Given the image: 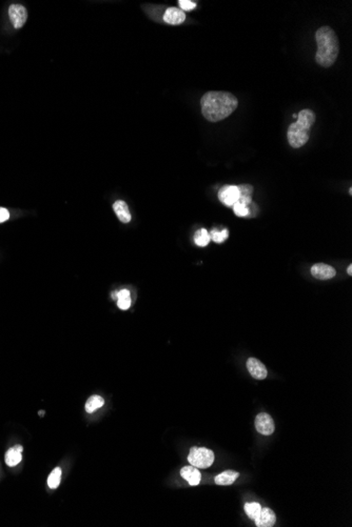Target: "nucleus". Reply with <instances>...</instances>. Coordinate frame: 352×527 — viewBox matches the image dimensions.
Listing matches in <instances>:
<instances>
[{
	"mask_svg": "<svg viewBox=\"0 0 352 527\" xmlns=\"http://www.w3.org/2000/svg\"><path fill=\"white\" fill-rule=\"evenodd\" d=\"M210 234L208 233V230L205 229V228H201L199 230L196 231V234L194 236V242L196 245L198 246H206L209 244L210 242Z\"/></svg>",
	"mask_w": 352,
	"mask_h": 527,
	"instance_id": "18",
	"label": "nucleus"
},
{
	"mask_svg": "<svg viewBox=\"0 0 352 527\" xmlns=\"http://www.w3.org/2000/svg\"><path fill=\"white\" fill-rule=\"evenodd\" d=\"M315 39L318 43L315 61L321 67H331L336 62L340 52L339 39L336 32L330 26H322L316 31Z\"/></svg>",
	"mask_w": 352,
	"mask_h": 527,
	"instance_id": "2",
	"label": "nucleus"
},
{
	"mask_svg": "<svg viewBox=\"0 0 352 527\" xmlns=\"http://www.w3.org/2000/svg\"><path fill=\"white\" fill-rule=\"evenodd\" d=\"M181 477L189 482V484L192 486L198 485L201 480V476L199 470L194 466H184L180 470Z\"/></svg>",
	"mask_w": 352,
	"mask_h": 527,
	"instance_id": "13",
	"label": "nucleus"
},
{
	"mask_svg": "<svg viewBox=\"0 0 352 527\" xmlns=\"http://www.w3.org/2000/svg\"><path fill=\"white\" fill-rule=\"evenodd\" d=\"M39 415H40V417H43V415H45V412H43V410H40Z\"/></svg>",
	"mask_w": 352,
	"mask_h": 527,
	"instance_id": "27",
	"label": "nucleus"
},
{
	"mask_svg": "<svg viewBox=\"0 0 352 527\" xmlns=\"http://www.w3.org/2000/svg\"><path fill=\"white\" fill-rule=\"evenodd\" d=\"M113 299H117V305L120 309L126 310L131 305V298H130V292L128 290H121L117 291L113 294Z\"/></svg>",
	"mask_w": 352,
	"mask_h": 527,
	"instance_id": "16",
	"label": "nucleus"
},
{
	"mask_svg": "<svg viewBox=\"0 0 352 527\" xmlns=\"http://www.w3.org/2000/svg\"><path fill=\"white\" fill-rule=\"evenodd\" d=\"M113 210L114 212H115L117 218L122 223H128L131 221V214H130L128 205L125 201L117 200L115 203L113 204Z\"/></svg>",
	"mask_w": 352,
	"mask_h": 527,
	"instance_id": "14",
	"label": "nucleus"
},
{
	"mask_svg": "<svg viewBox=\"0 0 352 527\" xmlns=\"http://www.w3.org/2000/svg\"><path fill=\"white\" fill-rule=\"evenodd\" d=\"M292 117H293V118H297V115H295V114H293V116H292Z\"/></svg>",
	"mask_w": 352,
	"mask_h": 527,
	"instance_id": "28",
	"label": "nucleus"
},
{
	"mask_svg": "<svg viewBox=\"0 0 352 527\" xmlns=\"http://www.w3.org/2000/svg\"><path fill=\"white\" fill-rule=\"evenodd\" d=\"M239 187V191H240V197H247V196H252V193H253V187L251 185H248V184H243V185H240L237 186Z\"/></svg>",
	"mask_w": 352,
	"mask_h": 527,
	"instance_id": "24",
	"label": "nucleus"
},
{
	"mask_svg": "<svg viewBox=\"0 0 352 527\" xmlns=\"http://www.w3.org/2000/svg\"><path fill=\"white\" fill-rule=\"evenodd\" d=\"M311 275L319 280H329L337 275V272L328 264L316 263L311 267Z\"/></svg>",
	"mask_w": 352,
	"mask_h": 527,
	"instance_id": "9",
	"label": "nucleus"
},
{
	"mask_svg": "<svg viewBox=\"0 0 352 527\" xmlns=\"http://www.w3.org/2000/svg\"><path fill=\"white\" fill-rule=\"evenodd\" d=\"M347 272H348V274H349L350 276L352 275V265H349V266H348V270H347Z\"/></svg>",
	"mask_w": 352,
	"mask_h": 527,
	"instance_id": "26",
	"label": "nucleus"
},
{
	"mask_svg": "<svg viewBox=\"0 0 352 527\" xmlns=\"http://www.w3.org/2000/svg\"><path fill=\"white\" fill-rule=\"evenodd\" d=\"M240 477V473L234 470H226L215 477V483L217 485H231Z\"/></svg>",
	"mask_w": 352,
	"mask_h": 527,
	"instance_id": "15",
	"label": "nucleus"
},
{
	"mask_svg": "<svg viewBox=\"0 0 352 527\" xmlns=\"http://www.w3.org/2000/svg\"><path fill=\"white\" fill-rule=\"evenodd\" d=\"M255 428H257V431L260 434L264 436L272 435L275 430L273 419L266 413L259 414L257 416V419H255Z\"/></svg>",
	"mask_w": 352,
	"mask_h": 527,
	"instance_id": "7",
	"label": "nucleus"
},
{
	"mask_svg": "<svg viewBox=\"0 0 352 527\" xmlns=\"http://www.w3.org/2000/svg\"><path fill=\"white\" fill-rule=\"evenodd\" d=\"M184 20H186V14L177 7H169L164 14V21L169 24L177 25Z\"/></svg>",
	"mask_w": 352,
	"mask_h": 527,
	"instance_id": "11",
	"label": "nucleus"
},
{
	"mask_svg": "<svg viewBox=\"0 0 352 527\" xmlns=\"http://www.w3.org/2000/svg\"><path fill=\"white\" fill-rule=\"evenodd\" d=\"M202 116L211 122H218L229 117L239 105L237 98L229 92H208L200 99Z\"/></svg>",
	"mask_w": 352,
	"mask_h": 527,
	"instance_id": "1",
	"label": "nucleus"
},
{
	"mask_svg": "<svg viewBox=\"0 0 352 527\" xmlns=\"http://www.w3.org/2000/svg\"><path fill=\"white\" fill-rule=\"evenodd\" d=\"M8 16L15 29H21L28 20V11L22 4L14 3L8 7Z\"/></svg>",
	"mask_w": 352,
	"mask_h": 527,
	"instance_id": "5",
	"label": "nucleus"
},
{
	"mask_svg": "<svg viewBox=\"0 0 352 527\" xmlns=\"http://www.w3.org/2000/svg\"><path fill=\"white\" fill-rule=\"evenodd\" d=\"M261 511H262V506L259 503H257V502L245 504V512H246V514H247V516L250 518L251 520L257 519L258 516L261 513Z\"/></svg>",
	"mask_w": 352,
	"mask_h": 527,
	"instance_id": "19",
	"label": "nucleus"
},
{
	"mask_svg": "<svg viewBox=\"0 0 352 527\" xmlns=\"http://www.w3.org/2000/svg\"><path fill=\"white\" fill-rule=\"evenodd\" d=\"M60 478H61V469L60 467H56L53 469V471L50 473L48 478V485L50 488L55 489L59 486L60 483Z\"/></svg>",
	"mask_w": 352,
	"mask_h": 527,
	"instance_id": "20",
	"label": "nucleus"
},
{
	"mask_svg": "<svg viewBox=\"0 0 352 527\" xmlns=\"http://www.w3.org/2000/svg\"><path fill=\"white\" fill-rule=\"evenodd\" d=\"M188 461L196 468H207L214 462V453L205 448H192L188 455Z\"/></svg>",
	"mask_w": 352,
	"mask_h": 527,
	"instance_id": "4",
	"label": "nucleus"
},
{
	"mask_svg": "<svg viewBox=\"0 0 352 527\" xmlns=\"http://www.w3.org/2000/svg\"><path fill=\"white\" fill-rule=\"evenodd\" d=\"M275 521H276V517H275L274 512L268 507L262 508L260 515L258 516L257 519L254 520L255 525L259 527H271L274 525Z\"/></svg>",
	"mask_w": 352,
	"mask_h": 527,
	"instance_id": "10",
	"label": "nucleus"
},
{
	"mask_svg": "<svg viewBox=\"0 0 352 527\" xmlns=\"http://www.w3.org/2000/svg\"><path fill=\"white\" fill-rule=\"evenodd\" d=\"M315 122V114L311 110H303L297 115V121L288 128L287 138L293 149L304 147L310 137L311 128Z\"/></svg>",
	"mask_w": 352,
	"mask_h": 527,
	"instance_id": "3",
	"label": "nucleus"
},
{
	"mask_svg": "<svg viewBox=\"0 0 352 527\" xmlns=\"http://www.w3.org/2000/svg\"><path fill=\"white\" fill-rule=\"evenodd\" d=\"M233 210H234V213H235V215L237 217H246V216H248L249 214H250L249 208L246 207L245 204L241 203L240 201H237L236 203H234Z\"/></svg>",
	"mask_w": 352,
	"mask_h": 527,
	"instance_id": "22",
	"label": "nucleus"
},
{
	"mask_svg": "<svg viewBox=\"0 0 352 527\" xmlns=\"http://www.w3.org/2000/svg\"><path fill=\"white\" fill-rule=\"evenodd\" d=\"M22 451L23 449L21 445H16L14 446V448L8 450L4 455V461L6 463V465L11 466V467L18 465L22 460Z\"/></svg>",
	"mask_w": 352,
	"mask_h": 527,
	"instance_id": "12",
	"label": "nucleus"
},
{
	"mask_svg": "<svg viewBox=\"0 0 352 527\" xmlns=\"http://www.w3.org/2000/svg\"><path fill=\"white\" fill-rule=\"evenodd\" d=\"M218 198L226 207H233L240 199L239 187L234 185H225L218 192Z\"/></svg>",
	"mask_w": 352,
	"mask_h": 527,
	"instance_id": "6",
	"label": "nucleus"
},
{
	"mask_svg": "<svg viewBox=\"0 0 352 527\" xmlns=\"http://www.w3.org/2000/svg\"><path fill=\"white\" fill-rule=\"evenodd\" d=\"M10 218V213L4 208H0V223L5 222Z\"/></svg>",
	"mask_w": 352,
	"mask_h": 527,
	"instance_id": "25",
	"label": "nucleus"
},
{
	"mask_svg": "<svg viewBox=\"0 0 352 527\" xmlns=\"http://www.w3.org/2000/svg\"><path fill=\"white\" fill-rule=\"evenodd\" d=\"M247 369L251 376L257 380H264L268 375L266 366L257 358H249L247 360Z\"/></svg>",
	"mask_w": 352,
	"mask_h": 527,
	"instance_id": "8",
	"label": "nucleus"
},
{
	"mask_svg": "<svg viewBox=\"0 0 352 527\" xmlns=\"http://www.w3.org/2000/svg\"><path fill=\"white\" fill-rule=\"evenodd\" d=\"M228 236H229V231H228L227 228H225L223 230L213 229L212 231H211L210 238L212 239L214 242H216V243H222V242H224L226 239H228Z\"/></svg>",
	"mask_w": 352,
	"mask_h": 527,
	"instance_id": "21",
	"label": "nucleus"
},
{
	"mask_svg": "<svg viewBox=\"0 0 352 527\" xmlns=\"http://www.w3.org/2000/svg\"><path fill=\"white\" fill-rule=\"evenodd\" d=\"M178 4L181 8V11H192L196 7V3L190 1V0H179Z\"/></svg>",
	"mask_w": 352,
	"mask_h": 527,
	"instance_id": "23",
	"label": "nucleus"
},
{
	"mask_svg": "<svg viewBox=\"0 0 352 527\" xmlns=\"http://www.w3.org/2000/svg\"><path fill=\"white\" fill-rule=\"evenodd\" d=\"M104 404V400L100 396H92L88 399L86 403V412L87 413H93L96 409L100 408Z\"/></svg>",
	"mask_w": 352,
	"mask_h": 527,
	"instance_id": "17",
	"label": "nucleus"
}]
</instances>
